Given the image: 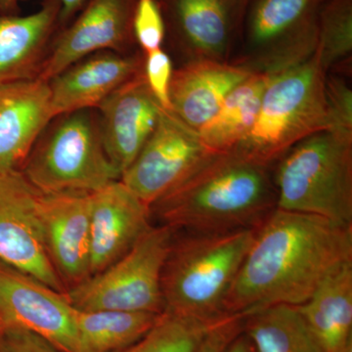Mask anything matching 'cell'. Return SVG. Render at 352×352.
Instances as JSON below:
<instances>
[{
    "label": "cell",
    "instance_id": "obj_1",
    "mask_svg": "<svg viewBox=\"0 0 352 352\" xmlns=\"http://www.w3.org/2000/svg\"><path fill=\"white\" fill-rule=\"evenodd\" d=\"M349 263L352 226L276 208L256 228L226 312L245 317L272 305H302Z\"/></svg>",
    "mask_w": 352,
    "mask_h": 352
},
{
    "label": "cell",
    "instance_id": "obj_2",
    "mask_svg": "<svg viewBox=\"0 0 352 352\" xmlns=\"http://www.w3.org/2000/svg\"><path fill=\"white\" fill-rule=\"evenodd\" d=\"M276 208L273 166L231 149L208 155L150 214L175 231L226 232L256 228Z\"/></svg>",
    "mask_w": 352,
    "mask_h": 352
},
{
    "label": "cell",
    "instance_id": "obj_3",
    "mask_svg": "<svg viewBox=\"0 0 352 352\" xmlns=\"http://www.w3.org/2000/svg\"><path fill=\"white\" fill-rule=\"evenodd\" d=\"M256 228L175 236L162 272L164 311L199 319L229 315L227 298Z\"/></svg>",
    "mask_w": 352,
    "mask_h": 352
},
{
    "label": "cell",
    "instance_id": "obj_4",
    "mask_svg": "<svg viewBox=\"0 0 352 352\" xmlns=\"http://www.w3.org/2000/svg\"><path fill=\"white\" fill-rule=\"evenodd\" d=\"M277 208L352 226V131L303 139L273 166Z\"/></svg>",
    "mask_w": 352,
    "mask_h": 352
},
{
    "label": "cell",
    "instance_id": "obj_5",
    "mask_svg": "<svg viewBox=\"0 0 352 352\" xmlns=\"http://www.w3.org/2000/svg\"><path fill=\"white\" fill-rule=\"evenodd\" d=\"M20 171L36 191L46 195L91 194L120 179L104 146L97 109L53 118Z\"/></svg>",
    "mask_w": 352,
    "mask_h": 352
},
{
    "label": "cell",
    "instance_id": "obj_6",
    "mask_svg": "<svg viewBox=\"0 0 352 352\" xmlns=\"http://www.w3.org/2000/svg\"><path fill=\"white\" fill-rule=\"evenodd\" d=\"M318 54L271 78L256 124L233 149L273 166L296 143L333 129Z\"/></svg>",
    "mask_w": 352,
    "mask_h": 352
},
{
    "label": "cell",
    "instance_id": "obj_7",
    "mask_svg": "<svg viewBox=\"0 0 352 352\" xmlns=\"http://www.w3.org/2000/svg\"><path fill=\"white\" fill-rule=\"evenodd\" d=\"M325 0H250L229 63L250 74L276 76L308 61L318 48Z\"/></svg>",
    "mask_w": 352,
    "mask_h": 352
},
{
    "label": "cell",
    "instance_id": "obj_8",
    "mask_svg": "<svg viewBox=\"0 0 352 352\" xmlns=\"http://www.w3.org/2000/svg\"><path fill=\"white\" fill-rule=\"evenodd\" d=\"M175 231L151 226L112 265L66 291L80 311L122 310L163 314L161 278Z\"/></svg>",
    "mask_w": 352,
    "mask_h": 352
},
{
    "label": "cell",
    "instance_id": "obj_9",
    "mask_svg": "<svg viewBox=\"0 0 352 352\" xmlns=\"http://www.w3.org/2000/svg\"><path fill=\"white\" fill-rule=\"evenodd\" d=\"M164 43L179 64L198 60L229 63L242 32L250 0H157Z\"/></svg>",
    "mask_w": 352,
    "mask_h": 352
},
{
    "label": "cell",
    "instance_id": "obj_10",
    "mask_svg": "<svg viewBox=\"0 0 352 352\" xmlns=\"http://www.w3.org/2000/svg\"><path fill=\"white\" fill-rule=\"evenodd\" d=\"M212 153L198 132L163 109L156 129L120 182L150 208Z\"/></svg>",
    "mask_w": 352,
    "mask_h": 352
},
{
    "label": "cell",
    "instance_id": "obj_11",
    "mask_svg": "<svg viewBox=\"0 0 352 352\" xmlns=\"http://www.w3.org/2000/svg\"><path fill=\"white\" fill-rule=\"evenodd\" d=\"M38 196L20 170L0 171V261L66 293L44 245Z\"/></svg>",
    "mask_w": 352,
    "mask_h": 352
},
{
    "label": "cell",
    "instance_id": "obj_12",
    "mask_svg": "<svg viewBox=\"0 0 352 352\" xmlns=\"http://www.w3.org/2000/svg\"><path fill=\"white\" fill-rule=\"evenodd\" d=\"M78 309L66 293L13 268L0 267V323L41 336L65 352H80Z\"/></svg>",
    "mask_w": 352,
    "mask_h": 352
},
{
    "label": "cell",
    "instance_id": "obj_13",
    "mask_svg": "<svg viewBox=\"0 0 352 352\" xmlns=\"http://www.w3.org/2000/svg\"><path fill=\"white\" fill-rule=\"evenodd\" d=\"M138 0H87L75 19L56 36L39 78L48 80L99 51L138 50L133 18Z\"/></svg>",
    "mask_w": 352,
    "mask_h": 352
},
{
    "label": "cell",
    "instance_id": "obj_14",
    "mask_svg": "<svg viewBox=\"0 0 352 352\" xmlns=\"http://www.w3.org/2000/svg\"><path fill=\"white\" fill-rule=\"evenodd\" d=\"M44 245L55 270L69 288L90 276V194L39 193Z\"/></svg>",
    "mask_w": 352,
    "mask_h": 352
},
{
    "label": "cell",
    "instance_id": "obj_15",
    "mask_svg": "<svg viewBox=\"0 0 352 352\" xmlns=\"http://www.w3.org/2000/svg\"><path fill=\"white\" fill-rule=\"evenodd\" d=\"M90 276L124 256L151 227L150 208L120 180L90 194Z\"/></svg>",
    "mask_w": 352,
    "mask_h": 352
},
{
    "label": "cell",
    "instance_id": "obj_16",
    "mask_svg": "<svg viewBox=\"0 0 352 352\" xmlns=\"http://www.w3.org/2000/svg\"><path fill=\"white\" fill-rule=\"evenodd\" d=\"M162 110L144 72L118 88L97 108L106 152L120 177L152 135Z\"/></svg>",
    "mask_w": 352,
    "mask_h": 352
},
{
    "label": "cell",
    "instance_id": "obj_17",
    "mask_svg": "<svg viewBox=\"0 0 352 352\" xmlns=\"http://www.w3.org/2000/svg\"><path fill=\"white\" fill-rule=\"evenodd\" d=\"M145 54L99 51L87 55L48 80L53 112L97 109L118 88L144 72Z\"/></svg>",
    "mask_w": 352,
    "mask_h": 352
},
{
    "label": "cell",
    "instance_id": "obj_18",
    "mask_svg": "<svg viewBox=\"0 0 352 352\" xmlns=\"http://www.w3.org/2000/svg\"><path fill=\"white\" fill-rule=\"evenodd\" d=\"M61 30L58 0L29 15L0 12V85L39 78Z\"/></svg>",
    "mask_w": 352,
    "mask_h": 352
},
{
    "label": "cell",
    "instance_id": "obj_19",
    "mask_svg": "<svg viewBox=\"0 0 352 352\" xmlns=\"http://www.w3.org/2000/svg\"><path fill=\"white\" fill-rule=\"evenodd\" d=\"M54 117L46 80L36 78L0 85V171L21 170Z\"/></svg>",
    "mask_w": 352,
    "mask_h": 352
},
{
    "label": "cell",
    "instance_id": "obj_20",
    "mask_svg": "<svg viewBox=\"0 0 352 352\" xmlns=\"http://www.w3.org/2000/svg\"><path fill=\"white\" fill-rule=\"evenodd\" d=\"M251 75L239 67L214 60L178 65L171 76V112L198 132L234 88Z\"/></svg>",
    "mask_w": 352,
    "mask_h": 352
},
{
    "label": "cell",
    "instance_id": "obj_21",
    "mask_svg": "<svg viewBox=\"0 0 352 352\" xmlns=\"http://www.w3.org/2000/svg\"><path fill=\"white\" fill-rule=\"evenodd\" d=\"M296 307L326 351L352 349V263L329 275L309 300Z\"/></svg>",
    "mask_w": 352,
    "mask_h": 352
},
{
    "label": "cell",
    "instance_id": "obj_22",
    "mask_svg": "<svg viewBox=\"0 0 352 352\" xmlns=\"http://www.w3.org/2000/svg\"><path fill=\"white\" fill-rule=\"evenodd\" d=\"M272 76L252 74L226 97L219 110L198 131L210 152L233 149L251 132L261 110L264 91Z\"/></svg>",
    "mask_w": 352,
    "mask_h": 352
},
{
    "label": "cell",
    "instance_id": "obj_23",
    "mask_svg": "<svg viewBox=\"0 0 352 352\" xmlns=\"http://www.w3.org/2000/svg\"><path fill=\"white\" fill-rule=\"evenodd\" d=\"M243 332L256 352H327L293 305H272L248 315Z\"/></svg>",
    "mask_w": 352,
    "mask_h": 352
},
{
    "label": "cell",
    "instance_id": "obj_24",
    "mask_svg": "<svg viewBox=\"0 0 352 352\" xmlns=\"http://www.w3.org/2000/svg\"><path fill=\"white\" fill-rule=\"evenodd\" d=\"M160 314L122 310H78L80 352L122 351L144 337Z\"/></svg>",
    "mask_w": 352,
    "mask_h": 352
},
{
    "label": "cell",
    "instance_id": "obj_25",
    "mask_svg": "<svg viewBox=\"0 0 352 352\" xmlns=\"http://www.w3.org/2000/svg\"><path fill=\"white\" fill-rule=\"evenodd\" d=\"M319 61L325 73L352 75V0H325L319 15Z\"/></svg>",
    "mask_w": 352,
    "mask_h": 352
},
{
    "label": "cell",
    "instance_id": "obj_26",
    "mask_svg": "<svg viewBox=\"0 0 352 352\" xmlns=\"http://www.w3.org/2000/svg\"><path fill=\"white\" fill-rule=\"evenodd\" d=\"M227 316L199 319L164 311L144 337L118 352H196L208 333Z\"/></svg>",
    "mask_w": 352,
    "mask_h": 352
},
{
    "label": "cell",
    "instance_id": "obj_27",
    "mask_svg": "<svg viewBox=\"0 0 352 352\" xmlns=\"http://www.w3.org/2000/svg\"><path fill=\"white\" fill-rule=\"evenodd\" d=\"M133 34L138 47L145 55L163 48L166 30L157 0H138L134 13Z\"/></svg>",
    "mask_w": 352,
    "mask_h": 352
},
{
    "label": "cell",
    "instance_id": "obj_28",
    "mask_svg": "<svg viewBox=\"0 0 352 352\" xmlns=\"http://www.w3.org/2000/svg\"><path fill=\"white\" fill-rule=\"evenodd\" d=\"M351 80V76L335 73L326 74V100L332 120L333 129L352 131Z\"/></svg>",
    "mask_w": 352,
    "mask_h": 352
},
{
    "label": "cell",
    "instance_id": "obj_29",
    "mask_svg": "<svg viewBox=\"0 0 352 352\" xmlns=\"http://www.w3.org/2000/svg\"><path fill=\"white\" fill-rule=\"evenodd\" d=\"M173 69L170 55L164 48L145 55L146 82L161 107L170 112V87Z\"/></svg>",
    "mask_w": 352,
    "mask_h": 352
},
{
    "label": "cell",
    "instance_id": "obj_30",
    "mask_svg": "<svg viewBox=\"0 0 352 352\" xmlns=\"http://www.w3.org/2000/svg\"><path fill=\"white\" fill-rule=\"evenodd\" d=\"M0 352H65L36 333L15 327L0 333Z\"/></svg>",
    "mask_w": 352,
    "mask_h": 352
},
{
    "label": "cell",
    "instance_id": "obj_31",
    "mask_svg": "<svg viewBox=\"0 0 352 352\" xmlns=\"http://www.w3.org/2000/svg\"><path fill=\"white\" fill-rule=\"evenodd\" d=\"M243 320V315H228L208 333L196 352H226L232 340L242 332Z\"/></svg>",
    "mask_w": 352,
    "mask_h": 352
},
{
    "label": "cell",
    "instance_id": "obj_32",
    "mask_svg": "<svg viewBox=\"0 0 352 352\" xmlns=\"http://www.w3.org/2000/svg\"><path fill=\"white\" fill-rule=\"evenodd\" d=\"M61 4L62 29L68 25L80 12L87 0H58Z\"/></svg>",
    "mask_w": 352,
    "mask_h": 352
},
{
    "label": "cell",
    "instance_id": "obj_33",
    "mask_svg": "<svg viewBox=\"0 0 352 352\" xmlns=\"http://www.w3.org/2000/svg\"><path fill=\"white\" fill-rule=\"evenodd\" d=\"M226 352H256L252 340L244 332H241L231 342Z\"/></svg>",
    "mask_w": 352,
    "mask_h": 352
},
{
    "label": "cell",
    "instance_id": "obj_34",
    "mask_svg": "<svg viewBox=\"0 0 352 352\" xmlns=\"http://www.w3.org/2000/svg\"><path fill=\"white\" fill-rule=\"evenodd\" d=\"M22 1L24 0H0V12L16 14Z\"/></svg>",
    "mask_w": 352,
    "mask_h": 352
},
{
    "label": "cell",
    "instance_id": "obj_35",
    "mask_svg": "<svg viewBox=\"0 0 352 352\" xmlns=\"http://www.w3.org/2000/svg\"><path fill=\"white\" fill-rule=\"evenodd\" d=\"M1 330H2V325H1V323H0V333H1Z\"/></svg>",
    "mask_w": 352,
    "mask_h": 352
},
{
    "label": "cell",
    "instance_id": "obj_36",
    "mask_svg": "<svg viewBox=\"0 0 352 352\" xmlns=\"http://www.w3.org/2000/svg\"><path fill=\"white\" fill-rule=\"evenodd\" d=\"M346 352H352V349H349V351H347Z\"/></svg>",
    "mask_w": 352,
    "mask_h": 352
}]
</instances>
